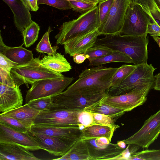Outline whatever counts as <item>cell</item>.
<instances>
[{
	"label": "cell",
	"instance_id": "obj_1",
	"mask_svg": "<svg viewBox=\"0 0 160 160\" xmlns=\"http://www.w3.org/2000/svg\"><path fill=\"white\" fill-rule=\"evenodd\" d=\"M118 69L102 65L86 69L80 73L78 79L62 93L87 96L106 92L111 87L112 79Z\"/></svg>",
	"mask_w": 160,
	"mask_h": 160
},
{
	"label": "cell",
	"instance_id": "obj_2",
	"mask_svg": "<svg viewBox=\"0 0 160 160\" xmlns=\"http://www.w3.org/2000/svg\"><path fill=\"white\" fill-rule=\"evenodd\" d=\"M148 43L147 34L135 36L119 34L97 39L93 46H102L121 52L131 58L134 65H138L147 62Z\"/></svg>",
	"mask_w": 160,
	"mask_h": 160
},
{
	"label": "cell",
	"instance_id": "obj_3",
	"mask_svg": "<svg viewBox=\"0 0 160 160\" xmlns=\"http://www.w3.org/2000/svg\"><path fill=\"white\" fill-rule=\"evenodd\" d=\"M100 24L97 5L77 18L63 22L59 29L58 33L55 36L56 44L64 45L75 38L98 29Z\"/></svg>",
	"mask_w": 160,
	"mask_h": 160
},
{
	"label": "cell",
	"instance_id": "obj_4",
	"mask_svg": "<svg viewBox=\"0 0 160 160\" xmlns=\"http://www.w3.org/2000/svg\"><path fill=\"white\" fill-rule=\"evenodd\" d=\"M40 56L30 62L12 68L10 74L16 85L32 84L39 80L61 77L64 76L46 68L41 63Z\"/></svg>",
	"mask_w": 160,
	"mask_h": 160
},
{
	"label": "cell",
	"instance_id": "obj_5",
	"mask_svg": "<svg viewBox=\"0 0 160 160\" xmlns=\"http://www.w3.org/2000/svg\"><path fill=\"white\" fill-rule=\"evenodd\" d=\"M147 62L137 65V68L122 82L111 87L106 91L110 96H117L128 93L140 86L154 83L153 72L156 69Z\"/></svg>",
	"mask_w": 160,
	"mask_h": 160
},
{
	"label": "cell",
	"instance_id": "obj_6",
	"mask_svg": "<svg viewBox=\"0 0 160 160\" xmlns=\"http://www.w3.org/2000/svg\"><path fill=\"white\" fill-rule=\"evenodd\" d=\"M154 85L150 83L141 86L128 93L119 95L110 96L106 93L100 101L126 112L130 111L145 102L147 96Z\"/></svg>",
	"mask_w": 160,
	"mask_h": 160
},
{
	"label": "cell",
	"instance_id": "obj_7",
	"mask_svg": "<svg viewBox=\"0 0 160 160\" xmlns=\"http://www.w3.org/2000/svg\"><path fill=\"white\" fill-rule=\"evenodd\" d=\"M74 78L62 77L44 79L36 81L31 84L27 91L25 104L37 99L52 96L63 92L72 82Z\"/></svg>",
	"mask_w": 160,
	"mask_h": 160
},
{
	"label": "cell",
	"instance_id": "obj_8",
	"mask_svg": "<svg viewBox=\"0 0 160 160\" xmlns=\"http://www.w3.org/2000/svg\"><path fill=\"white\" fill-rule=\"evenodd\" d=\"M151 22L149 16L140 5L131 2L120 34L135 36L148 34V26Z\"/></svg>",
	"mask_w": 160,
	"mask_h": 160
},
{
	"label": "cell",
	"instance_id": "obj_9",
	"mask_svg": "<svg viewBox=\"0 0 160 160\" xmlns=\"http://www.w3.org/2000/svg\"><path fill=\"white\" fill-rule=\"evenodd\" d=\"M80 111L59 109L40 111L33 125L79 128L78 115Z\"/></svg>",
	"mask_w": 160,
	"mask_h": 160
},
{
	"label": "cell",
	"instance_id": "obj_10",
	"mask_svg": "<svg viewBox=\"0 0 160 160\" xmlns=\"http://www.w3.org/2000/svg\"><path fill=\"white\" fill-rule=\"evenodd\" d=\"M131 2V0H114L107 16L97 29L100 35L120 34Z\"/></svg>",
	"mask_w": 160,
	"mask_h": 160
},
{
	"label": "cell",
	"instance_id": "obj_11",
	"mask_svg": "<svg viewBox=\"0 0 160 160\" xmlns=\"http://www.w3.org/2000/svg\"><path fill=\"white\" fill-rule=\"evenodd\" d=\"M160 133V109L146 120L138 132L123 140L126 144H134L147 149Z\"/></svg>",
	"mask_w": 160,
	"mask_h": 160
},
{
	"label": "cell",
	"instance_id": "obj_12",
	"mask_svg": "<svg viewBox=\"0 0 160 160\" xmlns=\"http://www.w3.org/2000/svg\"><path fill=\"white\" fill-rule=\"evenodd\" d=\"M106 95V92L87 96L69 95L62 92L51 97L54 104V110H83L100 101Z\"/></svg>",
	"mask_w": 160,
	"mask_h": 160
},
{
	"label": "cell",
	"instance_id": "obj_13",
	"mask_svg": "<svg viewBox=\"0 0 160 160\" xmlns=\"http://www.w3.org/2000/svg\"><path fill=\"white\" fill-rule=\"evenodd\" d=\"M27 133L36 142L41 149L55 156L63 155L76 142L31 130Z\"/></svg>",
	"mask_w": 160,
	"mask_h": 160
},
{
	"label": "cell",
	"instance_id": "obj_14",
	"mask_svg": "<svg viewBox=\"0 0 160 160\" xmlns=\"http://www.w3.org/2000/svg\"><path fill=\"white\" fill-rule=\"evenodd\" d=\"M0 142L17 143L31 151L41 149L36 142L27 132L17 131L1 123Z\"/></svg>",
	"mask_w": 160,
	"mask_h": 160
},
{
	"label": "cell",
	"instance_id": "obj_15",
	"mask_svg": "<svg viewBox=\"0 0 160 160\" xmlns=\"http://www.w3.org/2000/svg\"><path fill=\"white\" fill-rule=\"evenodd\" d=\"M23 97L19 87L0 83V111L6 112L22 106Z\"/></svg>",
	"mask_w": 160,
	"mask_h": 160
},
{
	"label": "cell",
	"instance_id": "obj_16",
	"mask_svg": "<svg viewBox=\"0 0 160 160\" xmlns=\"http://www.w3.org/2000/svg\"><path fill=\"white\" fill-rule=\"evenodd\" d=\"M31 130L76 142L82 138V129L78 127L41 126L33 125Z\"/></svg>",
	"mask_w": 160,
	"mask_h": 160
},
{
	"label": "cell",
	"instance_id": "obj_17",
	"mask_svg": "<svg viewBox=\"0 0 160 160\" xmlns=\"http://www.w3.org/2000/svg\"><path fill=\"white\" fill-rule=\"evenodd\" d=\"M84 140L88 148L90 160H113L125 149L119 148L117 144L110 142L106 146H99L95 142V138Z\"/></svg>",
	"mask_w": 160,
	"mask_h": 160
},
{
	"label": "cell",
	"instance_id": "obj_18",
	"mask_svg": "<svg viewBox=\"0 0 160 160\" xmlns=\"http://www.w3.org/2000/svg\"><path fill=\"white\" fill-rule=\"evenodd\" d=\"M6 3L13 15L16 28L22 34L25 29L33 21L29 9L22 0H2Z\"/></svg>",
	"mask_w": 160,
	"mask_h": 160
},
{
	"label": "cell",
	"instance_id": "obj_19",
	"mask_svg": "<svg viewBox=\"0 0 160 160\" xmlns=\"http://www.w3.org/2000/svg\"><path fill=\"white\" fill-rule=\"evenodd\" d=\"M99 35L100 34L97 29L72 40L64 45L65 53L71 57L76 53H84L93 46Z\"/></svg>",
	"mask_w": 160,
	"mask_h": 160
},
{
	"label": "cell",
	"instance_id": "obj_20",
	"mask_svg": "<svg viewBox=\"0 0 160 160\" xmlns=\"http://www.w3.org/2000/svg\"><path fill=\"white\" fill-rule=\"evenodd\" d=\"M40 160L26 147L16 143L0 142V160Z\"/></svg>",
	"mask_w": 160,
	"mask_h": 160
},
{
	"label": "cell",
	"instance_id": "obj_21",
	"mask_svg": "<svg viewBox=\"0 0 160 160\" xmlns=\"http://www.w3.org/2000/svg\"><path fill=\"white\" fill-rule=\"evenodd\" d=\"M39 112L32 108L28 104H25L1 114L16 119L31 128Z\"/></svg>",
	"mask_w": 160,
	"mask_h": 160
},
{
	"label": "cell",
	"instance_id": "obj_22",
	"mask_svg": "<svg viewBox=\"0 0 160 160\" xmlns=\"http://www.w3.org/2000/svg\"><path fill=\"white\" fill-rule=\"evenodd\" d=\"M40 62L46 68L59 73L69 71L72 68L64 56L58 52L54 55H44Z\"/></svg>",
	"mask_w": 160,
	"mask_h": 160
},
{
	"label": "cell",
	"instance_id": "obj_23",
	"mask_svg": "<svg viewBox=\"0 0 160 160\" xmlns=\"http://www.w3.org/2000/svg\"><path fill=\"white\" fill-rule=\"evenodd\" d=\"M116 130L114 128L107 126L93 124L82 129L81 139H85L105 137L111 142Z\"/></svg>",
	"mask_w": 160,
	"mask_h": 160
},
{
	"label": "cell",
	"instance_id": "obj_24",
	"mask_svg": "<svg viewBox=\"0 0 160 160\" xmlns=\"http://www.w3.org/2000/svg\"><path fill=\"white\" fill-rule=\"evenodd\" d=\"M53 160H90L89 150L85 140L81 139L77 141L64 155Z\"/></svg>",
	"mask_w": 160,
	"mask_h": 160
},
{
	"label": "cell",
	"instance_id": "obj_25",
	"mask_svg": "<svg viewBox=\"0 0 160 160\" xmlns=\"http://www.w3.org/2000/svg\"><path fill=\"white\" fill-rule=\"evenodd\" d=\"M3 54L12 61L17 63L18 65L26 64L34 58L32 52L22 46L15 47H8Z\"/></svg>",
	"mask_w": 160,
	"mask_h": 160
},
{
	"label": "cell",
	"instance_id": "obj_26",
	"mask_svg": "<svg viewBox=\"0 0 160 160\" xmlns=\"http://www.w3.org/2000/svg\"><path fill=\"white\" fill-rule=\"evenodd\" d=\"M84 110L92 113L107 115L116 120L126 112L122 109L102 103L100 101L85 108Z\"/></svg>",
	"mask_w": 160,
	"mask_h": 160
},
{
	"label": "cell",
	"instance_id": "obj_27",
	"mask_svg": "<svg viewBox=\"0 0 160 160\" xmlns=\"http://www.w3.org/2000/svg\"><path fill=\"white\" fill-rule=\"evenodd\" d=\"M89 66H97L110 62L133 63V60L127 55L118 51L102 57L88 60Z\"/></svg>",
	"mask_w": 160,
	"mask_h": 160
},
{
	"label": "cell",
	"instance_id": "obj_28",
	"mask_svg": "<svg viewBox=\"0 0 160 160\" xmlns=\"http://www.w3.org/2000/svg\"><path fill=\"white\" fill-rule=\"evenodd\" d=\"M131 2L140 5L149 17L151 22L160 26V9L154 0H131Z\"/></svg>",
	"mask_w": 160,
	"mask_h": 160
},
{
	"label": "cell",
	"instance_id": "obj_29",
	"mask_svg": "<svg viewBox=\"0 0 160 160\" xmlns=\"http://www.w3.org/2000/svg\"><path fill=\"white\" fill-rule=\"evenodd\" d=\"M40 30V26L33 21L25 29L22 35L26 47H30L37 40Z\"/></svg>",
	"mask_w": 160,
	"mask_h": 160
},
{
	"label": "cell",
	"instance_id": "obj_30",
	"mask_svg": "<svg viewBox=\"0 0 160 160\" xmlns=\"http://www.w3.org/2000/svg\"><path fill=\"white\" fill-rule=\"evenodd\" d=\"M52 30L50 26L37 45L36 50L38 52L45 53L48 55H54L57 52L58 47L52 46L49 40V35Z\"/></svg>",
	"mask_w": 160,
	"mask_h": 160
},
{
	"label": "cell",
	"instance_id": "obj_31",
	"mask_svg": "<svg viewBox=\"0 0 160 160\" xmlns=\"http://www.w3.org/2000/svg\"><path fill=\"white\" fill-rule=\"evenodd\" d=\"M137 65L124 64L118 68L111 82V87L116 86L125 80L137 68Z\"/></svg>",
	"mask_w": 160,
	"mask_h": 160
},
{
	"label": "cell",
	"instance_id": "obj_32",
	"mask_svg": "<svg viewBox=\"0 0 160 160\" xmlns=\"http://www.w3.org/2000/svg\"><path fill=\"white\" fill-rule=\"evenodd\" d=\"M0 123L17 131L28 132L31 131L30 128L19 120L0 114Z\"/></svg>",
	"mask_w": 160,
	"mask_h": 160
},
{
	"label": "cell",
	"instance_id": "obj_33",
	"mask_svg": "<svg viewBox=\"0 0 160 160\" xmlns=\"http://www.w3.org/2000/svg\"><path fill=\"white\" fill-rule=\"evenodd\" d=\"M27 104L32 108L40 112L54 110V104L51 96L34 99Z\"/></svg>",
	"mask_w": 160,
	"mask_h": 160
},
{
	"label": "cell",
	"instance_id": "obj_34",
	"mask_svg": "<svg viewBox=\"0 0 160 160\" xmlns=\"http://www.w3.org/2000/svg\"><path fill=\"white\" fill-rule=\"evenodd\" d=\"M129 160H160V149H148L136 152Z\"/></svg>",
	"mask_w": 160,
	"mask_h": 160
},
{
	"label": "cell",
	"instance_id": "obj_35",
	"mask_svg": "<svg viewBox=\"0 0 160 160\" xmlns=\"http://www.w3.org/2000/svg\"><path fill=\"white\" fill-rule=\"evenodd\" d=\"M113 50L102 46H94L89 48L84 53L89 56L88 60L103 57L112 53Z\"/></svg>",
	"mask_w": 160,
	"mask_h": 160
},
{
	"label": "cell",
	"instance_id": "obj_36",
	"mask_svg": "<svg viewBox=\"0 0 160 160\" xmlns=\"http://www.w3.org/2000/svg\"><path fill=\"white\" fill-rule=\"evenodd\" d=\"M93 117V124L107 126L116 129L119 126L115 124L116 120L108 115L103 114L92 113Z\"/></svg>",
	"mask_w": 160,
	"mask_h": 160
},
{
	"label": "cell",
	"instance_id": "obj_37",
	"mask_svg": "<svg viewBox=\"0 0 160 160\" xmlns=\"http://www.w3.org/2000/svg\"><path fill=\"white\" fill-rule=\"evenodd\" d=\"M38 4H46L62 10L72 9L69 1L66 0H38Z\"/></svg>",
	"mask_w": 160,
	"mask_h": 160
},
{
	"label": "cell",
	"instance_id": "obj_38",
	"mask_svg": "<svg viewBox=\"0 0 160 160\" xmlns=\"http://www.w3.org/2000/svg\"><path fill=\"white\" fill-rule=\"evenodd\" d=\"M78 121L79 128L81 129V128L82 129L93 124V119L92 113L84 110H80L78 115Z\"/></svg>",
	"mask_w": 160,
	"mask_h": 160
},
{
	"label": "cell",
	"instance_id": "obj_39",
	"mask_svg": "<svg viewBox=\"0 0 160 160\" xmlns=\"http://www.w3.org/2000/svg\"><path fill=\"white\" fill-rule=\"evenodd\" d=\"M72 9L82 14L88 12L96 5L97 4L81 1H69Z\"/></svg>",
	"mask_w": 160,
	"mask_h": 160
},
{
	"label": "cell",
	"instance_id": "obj_40",
	"mask_svg": "<svg viewBox=\"0 0 160 160\" xmlns=\"http://www.w3.org/2000/svg\"><path fill=\"white\" fill-rule=\"evenodd\" d=\"M113 1L114 0H105L98 3V14L100 24L107 16Z\"/></svg>",
	"mask_w": 160,
	"mask_h": 160
},
{
	"label": "cell",
	"instance_id": "obj_41",
	"mask_svg": "<svg viewBox=\"0 0 160 160\" xmlns=\"http://www.w3.org/2000/svg\"><path fill=\"white\" fill-rule=\"evenodd\" d=\"M17 65V63L12 61L4 54L0 52V68L10 73L12 68Z\"/></svg>",
	"mask_w": 160,
	"mask_h": 160
},
{
	"label": "cell",
	"instance_id": "obj_42",
	"mask_svg": "<svg viewBox=\"0 0 160 160\" xmlns=\"http://www.w3.org/2000/svg\"><path fill=\"white\" fill-rule=\"evenodd\" d=\"M0 83L9 86H13L15 84L11 76L10 73L0 68Z\"/></svg>",
	"mask_w": 160,
	"mask_h": 160
},
{
	"label": "cell",
	"instance_id": "obj_43",
	"mask_svg": "<svg viewBox=\"0 0 160 160\" xmlns=\"http://www.w3.org/2000/svg\"><path fill=\"white\" fill-rule=\"evenodd\" d=\"M147 32L152 37L160 36V26L156 23L150 22L148 26Z\"/></svg>",
	"mask_w": 160,
	"mask_h": 160
},
{
	"label": "cell",
	"instance_id": "obj_44",
	"mask_svg": "<svg viewBox=\"0 0 160 160\" xmlns=\"http://www.w3.org/2000/svg\"><path fill=\"white\" fill-rule=\"evenodd\" d=\"M25 6L31 11L36 12L39 9L38 0H22Z\"/></svg>",
	"mask_w": 160,
	"mask_h": 160
},
{
	"label": "cell",
	"instance_id": "obj_45",
	"mask_svg": "<svg viewBox=\"0 0 160 160\" xmlns=\"http://www.w3.org/2000/svg\"><path fill=\"white\" fill-rule=\"evenodd\" d=\"M128 146L118 156L113 160H129L131 156V154L129 149V144Z\"/></svg>",
	"mask_w": 160,
	"mask_h": 160
},
{
	"label": "cell",
	"instance_id": "obj_46",
	"mask_svg": "<svg viewBox=\"0 0 160 160\" xmlns=\"http://www.w3.org/2000/svg\"><path fill=\"white\" fill-rule=\"evenodd\" d=\"M73 60L77 64H81L86 59H88V56L85 53H76L72 56Z\"/></svg>",
	"mask_w": 160,
	"mask_h": 160
},
{
	"label": "cell",
	"instance_id": "obj_47",
	"mask_svg": "<svg viewBox=\"0 0 160 160\" xmlns=\"http://www.w3.org/2000/svg\"><path fill=\"white\" fill-rule=\"evenodd\" d=\"M95 142L99 146H106L110 142L109 139L105 137L95 138Z\"/></svg>",
	"mask_w": 160,
	"mask_h": 160
},
{
	"label": "cell",
	"instance_id": "obj_48",
	"mask_svg": "<svg viewBox=\"0 0 160 160\" xmlns=\"http://www.w3.org/2000/svg\"><path fill=\"white\" fill-rule=\"evenodd\" d=\"M155 82L153 87L154 90L160 91V73L155 76Z\"/></svg>",
	"mask_w": 160,
	"mask_h": 160
},
{
	"label": "cell",
	"instance_id": "obj_49",
	"mask_svg": "<svg viewBox=\"0 0 160 160\" xmlns=\"http://www.w3.org/2000/svg\"><path fill=\"white\" fill-rule=\"evenodd\" d=\"M0 52L3 54L7 48L8 46H6L4 43L0 32Z\"/></svg>",
	"mask_w": 160,
	"mask_h": 160
},
{
	"label": "cell",
	"instance_id": "obj_50",
	"mask_svg": "<svg viewBox=\"0 0 160 160\" xmlns=\"http://www.w3.org/2000/svg\"><path fill=\"white\" fill-rule=\"evenodd\" d=\"M117 144L119 148L121 149H124L126 147V144L123 140L118 141Z\"/></svg>",
	"mask_w": 160,
	"mask_h": 160
},
{
	"label": "cell",
	"instance_id": "obj_51",
	"mask_svg": "<svg viewBox=\"0 0 160 160\" xmlns=\"http://www.w3.org/2000/svg\"><path fill=\"white\" fill-rule=\"evenodd\" d=\"M153 39L156 42L159 46L160 51V37L158 36H152Z\"/></svg>",
	"mask_w": 160,
	"mask_h": 160
},
{
	"label": "cell",
	"instance_id": "obj_52",
	"mask_svg": "<svg viewBox=\"0 0 160 160\" xmlns=\"http://www.w3.org/2000/svg\"><path fill=\"white\" fill-rule=\"evenodd\" d=\"M88 1L89 2L92 3H94L97 4H98V3L102 1H104L105 0H86Z\"/></svg>",
	"mask_w": 160,
	"mask_h": 160
},
{
	"label": "cell",
	"instance_id": "obj_53",
	"mask_svg": "<svg viewBox=\"0 0 160 160\" xmlns=\"http://www.w3.org/2000/svg\"><path fill=\"white\" fill-rule=\"evenodd\" d=\"M68 0V1H81V2H88V3H91V2H89L88 1H87L86 0Z\"/></svg>",
	"mask_w": 160,
	"mask_h": 160
},
{
	"label": "cell",
	"instance_id": "obj_54",
	"mask_svg": "<svg viewBox=\"0 0 160 160\" xmlns=\"http://www.w3.org/2000/svg\"><path fill=\"white\" fill-rule=\"evenodd\" d=\"M154 1L160 9V0H154Z\"/></svg>",
	"mask_w": 160,
	"mask_h": 160
}]
</instances>
